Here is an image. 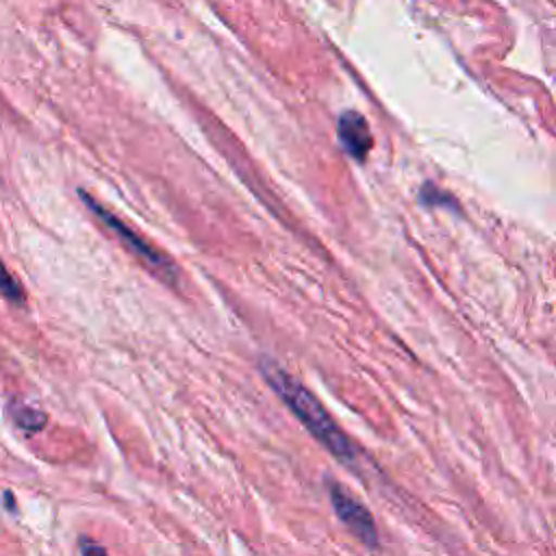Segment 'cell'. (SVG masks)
<instances>
[{
	"mask_svg": "<svg viewBox=\"0 0 556 556\" xmlns=\"http://www.w3.org/2000/svg\"><path fill=\"white\" fill-rule=\"evenodd\" d=\"M0 293L15 306H24V302H26L24 289L20 287V282L13 278V274L7 269V265L2 261H0Z\"/></svg>",
	"mask_w": 556,
	"mask_h": 556,
	"instance_id": "8992f818",
	"label": "cell"
},
{
	"mask_svg": "<svg viewBox=\"0 0 556 556\" xmlns=\"http://www.w3.org/2000/svg\"><path fill=\"white\" fill-rule=\"evenodd\" d=\"M7 415H9V419L13 421V426L20 428V430L26 432V434H35V432L43 430V426H46V421H48V417H46L43 410L33 408V406H28V404H24V402H17L15 397L9 400V404H7Z\"/></svg>",
	"mask_w": 556,
	"mask_h": 556,
	"instance_id": "5b68a950",
	"label": "cell"
},
{
	"mask_svg": "<svg viewBox=\"0 0 556 556\" xmlns=\"http://www.w3.org/2000/svg\"><path fill=\"white\" fill-rule=\"evenodd\" d=\"M78 195L83 198L85 206L109 228L115 232V237L154 274L159 276L165 285L176 287L178 285V269L174 265L172 258H167L163 252H159L154 245H150L139 232H135L128 224H124L117 215H113L109 208H104L100 202H96L89 193H85L83 189L78 191Z\"/></svg>",
	"mask_w": 556,
	"mask_h": 556,
	"instance_id": "7a4b0ae2",
	"label": "cell"
},
{
	"mask_svg": "<svg viewBox=\"0 0 556 556\" xmlns=\"http://www.w3.org/2000/svg\"><path fill=\"white\" fill-rule=\"evenodd\" d=\"M421 202H424V204H434V206H456V202H454L452 195L443 193L441 189H437V187H432V185H426V187L421 189Z\"/></svg>",
	"mask_w": 556,
	"mask_h": 556,
	"instance_id": "52a82bcc",
	"label": "cell"
},
{
	"mask_svg": "<svg viewBox=\"0 0 556 556\" xmlns=\"http://www.w3.org/2000/svg\"><path fill=\"white\" fill-rule=\"evenodd\" d=\"M4 504L11 506V510H15V506H13V493H9V491L4 493Z\"/></svg>",
	"mask_w": 556,
	"mask_h": 556,
	"instance_id": "9c48e42d",
	"label": "cell"
},
{
	"mask_svg": "<svg viewBox=\"0 0 556 556\" xmlns=\"http://www.w3.org/2000/svg\"><path fill=\"white\" fill-rule=\"evenodd\" d=\"M326 489L330 495V504L339 517V521L367 547H378L380 536L376 530V521L371 517V513L356 500L352 497L343 484H339L332 478H326Z\"/></svg>",
	"mask_w": 556,
	"mask_h": 556,
	"instance_id": "3957f363",
	"label": "cell"
},
{
	"mask_svg": "<svg viewBox=\"0 0 556 556\" xmlns=\"http://www.w3.org/2000/svg\"><path fill=\"white\" fill-rule=\"evenodd\" d=\"M341 148L356 161H363L371 150V132L365 117L356 111H345L337 126Z\"/></svg>",
	"mask_w": 556,
	"mask_h": 556,
	"instance_id": "277c9868",
	"label": "cell"
},
{
	"mask_svg": "<svg viewBox=\"0 0 556 556\" xmlns=\"http://www.w3.org/2000/svg\"><path fill=\"white\" fill-rule=\"evenodd\" d=\"M78 547H80V556H109L106 549L100 543H96V541H91L87 536H80Z\"/></svg>",
	"mask_w": 556,
	"mask_h": 556,
	"instance_id": "ba28073f",
	"label": "cell"
},
{
	"mask_svg": "<svg viewBox=\"0 0 556 556\" xmlns=\"http://www.w3.org/2000/svg\"><path fill=\"white\" fill-rule=\"evenodd\" d=\"M258 371L274 393L289 406V410L302 421V426L341 463H354L356 450L348 434L334 424L324 404L291 374L269 358L258 361Z\"/></svg>",
	"mask_w": 556,
	"mask_h": 556,
	"instance_id": "6da1fadb",
	"label": "cell"
}]
</instances>
